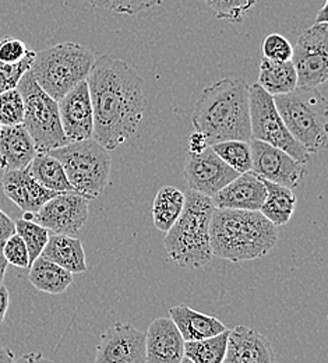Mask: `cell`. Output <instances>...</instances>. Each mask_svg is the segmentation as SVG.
<instances>
[{
  "mask_svg": "<svg viewBox=\"0 0 328 363\" xmlns=\"http://www.w3.org/2000/svg\"><path fill=\"white\" fill-rule=\"evenodd\" d=\"M94 112L93 138L112 151L130 140L144 116V83L125 60L103 55L87 77Z\"/></svg>",
  "mask_w": 328,
  "mask_h": 363,
  "instance_id": "6da1fadb",
  "label": "cell"
},
{
  "mask_svg": "<svg viewBox=\"0 0 328 363\" xmlns=\"http://www.w3.org/2000/svg\"><path fill=\"white\" fill-rule=\"evenodd\" d=\"M191 122L210 145L227 140L249 141V84L240 77H227L204 89L194 105Z\"/></svg>",
  "mask_w": 328,
  "mask_h": 363,
  "instance_id": "7a4b0ae2",
  "label": "cell"
},
{
  "mask_svg": "<svg viewBox=\"0 0 328 363\" xmlns=\"http://www.w3.org/2000/svg\"><path fill=\"white\" fill-rule=\"evenodd\" d=\"M278 229L260 211L214 208L210 221L213 255L240 263L267 256L277 245Z\"/></svg>",
  "mask_w": 328,
  "mask_h": 363,
  "instance_id": "3957f363",
  "label": "cell"
},
{
  "mask_svg": "<svg viewBox=\"0 0 328 363\" xmlns=\"http://www.w3.org/2000/svg\"><path fill=\"white\" fill-rule=\"evenodd\" d=\"M215 206L211 197L198 191L185 193V206L166 230L164 245L168 257L182 269H201L214 257L210 243V221Z\"/></svg>",
  "mask_w": 328,
  "mask_h": 363,
  "instance_id": "277c9868",
  "label": "cell"
},
{
  "mask_svg": "<svg viewBox=\"0 0 328 363\" xmlns=\"http://www.w3.org/2000/svg\"><path fill=\"white\" fill-rule=\"evenodd\" d=\"M273 98L286 129L309 154L326 147L327 99L319 87H296Z\"/></svg>",
  "mask_w": 328,
  "mask_h": 363,
  "instance_id": "5b68a950",
  "label": "cell"
},
{
  "mask_svg": "<svg viewBox=\"0 0 328 363\" xmlns=\"http://www.w3.org/2000/svg\"><path fill=\"white\" fill-rule=\"evenodd\" d=\"M95 55L86 46L62 43L35 53L30 72L40 87L59 101L73 87L87 80Z\"/></svg>",
  "mask_w": 328,
  "mask_h": 363,
  "instance_id": "8992f818",
  "label": "cell"
},
{
  "mask_svg": "<svg viewBox=\"0 0 328 363\" xmlns=\"http://www.w3.org/2000/svg\"><path fill=\"white\" fill-rule=\"evenodd\" d=\"M47 152L62 164L74 190L84 197H99L108 186L112 160L109 151L94 138L72 141Z\"/></svg>",
  "mask_w": 328,
  "mask_h": 363,
  "instance_id": "52a82bcc",
  "label": "cell"
},
{
  "mask_svg": "<svg viewBox=\"0 0 328 363\" xmlns=\"http://www.w3.org/2000/svg\"><path fill=\"white\" fill-rule=\"evenodd\" d=\"M16 89L24 101L23 125L34 140L37 151L47 152L66 145L69 140L62 128L57 101L40 87L30 70Z\"/></svg>",
  "mask_w": 328,
  "mask_h": 363,
  "instance_id": "ba28073f",
  "label": "cell"
},
{
  "mask_svg": "<svg viewBox=\"0 0 328 363\" xmlns=\"http://www.w3.org/2000/svg\"><path fill=\"white\" fill-rule=\"evenodd\" d=\"M249 109L251 138L281 148L302 164L309 162L310 154L286 129L273 95L263 90L257 83L249 86Z\"/></svg>",
  "mask_w": 328,
  "mask_h": 363,
  "instance_id": "9c48e42d",
  "label": "cell"
},
{
  "mask_svg": "<svg viewBox=\"0 0 328 363\" xmlns=\"http://www.w3.org/2000/svg\"><path fill=\"white\" fill-rule=\"evenodd\" d=\"M290 60L298 76V87H320L327 82V23L313 24L298 38Z\"/></svg>",
  "mask_w": 328,
  "mask_h": 363,
  "instance_id": "30bf717a",
  "label": "cell"
},
{
  "mask_svg": "<svg viewBox=\"0 0 328 363\" xmlns=\"http://www.w3.org/2000/svg\"><path fill=\"white\" fill-rule=\"evenodd\" d=\"M31 220L53 233L76 235L89 221V199L77 191H60L35 213H24Z\"/></svg>",
  "mask_w": 328,
  "mask_h": 363,
  "instance_id": "8fae6325",
  "label": "cell"
},
{
  "mask_svg": "<svg viewBox=\"0 0 328 363\" xmlns=\"http://www.w3.org/2000/svg\"><path fill=\"white\" fill-rule=\"evenodd\" d=\"M249 143L251 150V171L260 178L289 189L296 187L305 178V164L281 148L256 138H250Z\"/></svg>",
  "mask_w": 328,
  "mask_h": 363,
  "instance_id": "7c38bea8",
  "label": "cell"
},
{
  "mask_svg": "<svg viewBox=\"0 0 328 363\" xmlns=\"http://www.w3.org/2000/svg\"><path fill=\"white\" fill-rule=\"evenodd\" d=\"M96 363H145V334L130 323H115L101 335Z\"/></svg>",
  "mask_w": 328,
  "mask_h": 363,
  "instance_id": "4fadbf2b",
  "label": "cell"
},
{
  "mask_svg": "<svg viewBox=\"0 0 328 363\" xmlns=\"http://www.w3.org/2000/svg\"><path fill=\"white\" fill-rule=\"evenodd\" d=\"M239 174L227 165L208 145L198 154H188L185 164V179L188 187L207 197H214Z\"/></svg>",
  "mask_w": 328,
  "mask_h": 363,
  "instance_id": "5bb4252c",
  "label": "cell"
},
{
  "mask_svg": "<svg viewBox=\"0 0 328 363\" xmlns=\"http://www.w3.org/2000/svg\"><path fill=\"white\" fill-rule=\"evenodd\" d=\"M57 105L62 128L69 143L93 138L94 112L87 80H83L63 95Z\"/></svg>",
  "mask_w": 328,
  "mask_h": 363,
  "instance_id": "9a60e30c",
  "label": "cell"
},
{
  "mask_svg": "<svg viewBox=\"0 0 328 363\" xmlns=\"http://www.w3.org/2000/svg\"><path fill=\"white\" fill-rule=\"evenodd\" d=\"M185 340L169 318H155L145 333V362H183Z\"/></svg>",
  "mask_w": 328,
  "mask_h": 363,
  "instance_id": "2e32d148",
  "label": "cell"
},
{
  "mask_svg": "<svg viewBox=\"0 0 328 363\" xmlns=\"http://www.w3.org/2000/svg\"><path fill=\"white\" fill-rule=\"evenodd\" d=\"M266 199V186L263 178L251 169L239 174L234 181L224 186L211 197L217 208L259 211Z\"/></svg>",
  "mask_w": 328,
  "mask_h": 363,
  "instance_id": "e0dca14e",
  "label": "cell"
},
{
  "mask_svg": "<svg viewBox=\"0 0 328 363\" xmlns=\"http://www.w3.org/2000/svg\"><path fill=\"white\" fill-rule=\"evenodd\" d=\"M276 361L270 341L254 328L237 325L228 333L225 363H271Z\"/></svg>",
  "mask_w": 328,
  "mask_h": 363,
  "instance_id": "ac0fdd59",
  "label": "cell"
},
{
  "mask_svg": "<svg viewBox=\"0 0 328 363\" xmlns=\"http://www.w3.org/2000/svg\"><path fill=\"white\" fill-rule=\"evenodd\" d=\"M1 189L7 199L24 213L38 211L49 199L60 193L49 190L35 181L28 172V168L6 171L1 177Z\"/></svg>",
  "mask_w": 328,
  "mask_h": 363,
  "instance_id": "d6986e66",
  "label": "cell"
},
{
  "mask_svg": "<svg viewBox=\"0 0 328 363\" xmlns=\"http://www.w3.org/2000/svg\"><path fill=\"white\" fill-rule=\"evenodd\" d=\"M34 140L24 125L1 126L0 129V169L16 171L30 165L37 154Z\"/></svg>",
  "mask_w": 328,
  "mask_h": 363,
  "instance_id": "ffe728a7",
  "label": "cell"
},
{
  "mask_svg": "<svg viewBox=\"0 0 328 363\" xmlns=\"http://www.w3.org/2000/svg\"><path fill=\"white\" fill-rule=\"evenodd\" d=\"M41 256L72 274L87 272L86 252L83 243L80 239L73 238L72 235H49L47 243Z\"/></svg>",
  "mask_w": 328,
  "mask_h": 363,
  "instance_id": "44dd1931",
  "label": "cell"
},
{
  "mask_svg": "<svg viewBox=\"0 0 328 363\" xmlns=\"http://www.w3.org/2000/svg\"><path fill=\"white\" fill-rule=\"evenodd\" d=\"M169 315L185 341L204 340L227 330L218 318L200 313L183 303L171 308Z\"/></svg>",
  "mask_w": 328,
  "mask_h": 363,
  "instance_id": "7402d4cb",
  "label": "cell"
},
{
  "mask_svg": "<svg viewBox=\"0 0 328 363\" xmlns=\"http://www.w3.org/2000/svg\"><path fill=\"white\" fill-rule=\"evenodd\" d=\"M28 279L41 292L60 295L73 284V274L47 260L44 256H40L30 264Z\"/></svg>",
  "mask_w": 328,
  "mask_h": 363,
  "instance_id": "603a6c76",
  "label": "cell"
},
{
  "mask_svg": "<svg viewBox=\"0 0 328 363\" xmlns=\"http://www.w3.org/2000/svg\"><path fill=\"white\" fill-rule=\"evenodd\" d=\"M264 181L266 199L260 207V213L276 227L289 223L296 208V197L292 189L276 182Z\"/></svg>",
  "mask_w": 328,
  "mask_h": 363,
  "instance_id": "cb8c5ba5",
  "label": "cell"
},
{
  "mask_svg": "<svg viewBox=\"0 0 328 363\" xmlns=\"http://www.w3.org/2000/svg\"><path fill=\"white\" fill-rule=\"evenodd\" d=\"M257 84L270 95H281L298 87V76L292 60L278 62L263 57Z\"/></svg>",
  "mask_w": 328,
  "mask_h": 363,
  "instance_id": "d4e9b609",
  "label": "cell"
},
{
  "mask_svg": "<svg viewBox=\"0 0 328 363\" xmlns=\"http://www.w3.org/2000/svg\"><path fill=\"white\" fill-rule=\"evenodd\" d=\"M185 206V193L175 186L158 190L152 204V221L157 229L166 232L179 218Z\"/></svg>",
  "mask_w": 328,
  "mask_h": 363,
  "instance_id": "484cf974",
  "label": "cell"
},
{
  "mask_svg": "<svg viewBox=\"0 0 328 363\" xmlns=\"http://www.w3.org/2000/svg\"><path fill=\"white\" fill-rule=\"evenodd\" d=\"M31 177L53 191H76L62 164L49 152H37L27 167Z\"/></svg>",
  "mask_w": 328,
  "mask_h": 363,
  "instance_id": "4316f807",
  "label": "cell"
},
{
  "mask_svg": "<svg viewBox=\"0 0 328 363\" xmlns=\"http://www.w3.org/2000/svg\"><path fill=\"white\" fill-rule=\"evenodd\" d=\"M228 333L225 331L197 341H185V351H183V361L193 363H222L225 351H227V341Z\"/></svg>",
  "mask_w": 328,
  "mask_h": 363,
  "instance_id": "83f0119b",
  "label": "cell"
},
{
  "mask_svg": "<svg viewBox=\"0 0 328 363\" xmlns=\"http://www.w3.org/2000/svg\"><path fill=\"white\" fill-rule=\"evenodd\" d=\"M214 152L237 174L251 169L250 143L244 140H227L211 145Z\"/></svg>",
  "mask_w": 328,
  "mask_h": 363,
  "instance_id": "f1b7e54d",
  "label": "cell"
},
{
  "mask_svg": "<svg viewBox=\"0 0 328 363\" xmlns=\"http://www.w3.org/2000/svg\"><path fill=\"white\" fill-rule=\"evenodd\" d=\"M14 224H16V233L21 236V239L27 246L30 264H31L37 257L41 256L49 239V230L47 228L26 218L17 220Z\"/></svg>",
  "mask_w": 328,
  "mask_h": 363,
  "instance_id": "f546056e",
  "label": "cell"
},
{
  "mask_svg": "<svg viewBox=\"0 0 328 363\" xmlns=\"http://www.w3.org/2000/svg\"><path fill=\"white\" fill-rule=\"evenodd\" d=\"M24 119V101L17 89L0 92V126L21 125Z\"/></svg>",
  "mask_w": 328,
  "mask_h": 363,
  "instance_id": "4dcf8cb0",
  "label": "cell"
},
{
  "mask_svg": "<svg viewBox=\"0 0 328 363\" xmlns=\"http://www.w3.org/2000/svg\"><path fill=\"white\" fill-rule=\"evenodd\" d=\"M215 13L217 18L231 23H242L243 17L256 6L257 0H204Z\"/></svg>",
  "mask_w": 328,
  "mask_h": 363,
  "instance_id": "1f68e13d",
  "label": "cell"
},
{
  "mask_svg": "<svg viewBox=\"0 0 328 363\" xmlns=\"http://www.w3.org/2000/svg\"><path fill=\"white\" fill-rule=\"evenodd\" d=\"M96 9H103L116 14L135 16L144 10L161 4L164 0H89Z\"/></svg>",
  "mask_w": 328,
  "mask_h": 363,
  "instance_id": "d6a6232c",
  "label": "cell"
},
{
  "mask_svg": "<svg viewBox=\"0 0 328 363\" xmlns=\"http://www.w3.org/2000/svg\"><path fill=\"white\" fill-rule=\"evenodd\" d=\"M35 55V50L16 37H1L0 38V62L16 65Z\"/></svg>",
  "mask_w": 328,
  "mask_h": 363,
  "instance_id": "836d02e7",
  "label": "cell"
},
{
  "mask_svg": "<svg viewBox=\"0 0 328 363\" xmlns=\"http://www.w3.org/2000/svg\"><path fill=\"white\" fill-rule=\"evenodd\" d=\"M34 57H35V55L28 56L27 59H24L20 63H16V65L0 62V92L17 87L21 77L31 69Z\"/></svg>",
  "mask_w": 328,
  "mask_h": 363,
  "instance_id": "e575fe53",
  "label": "cell"
},
{
  "mask_svg": "<svg viewBox=\"0 0 328 363\" xmlns=\"http://www.w3.org/2000/svg\"><path fill=\"white\" fill-rule=\"evenodd\" d=\"M3 256L9 264L16 266L18 269L30 267V256L27 246L18 233H13L1 247Z\"/></svg>",
  "mask_w": 328,
  "mask_h": 363,
  "instance_id": "d590c367",
  "label": "cell"
},
{
  "mask_svg": "<svg viewBox=\"0 0 328 363\" xmlns=\"http://www.w3.org/2000/svg\"><path fill=\"white\" fill-rule=\"evenodd\" d=\"M263 57L278 60V62H288L292 59L293 46L290 43L280 34H270L264 38L261 44Z\"/></svg>",
  "mask_w": 328,
  "mask_h": 363,
  "instance_id": "8d00e7d4",
  "label": "cell"
},
{
  "mask_svg": "<svg viewBox=\"0 0 328 363\" xmlns=\"http://www.w3.org/2000/svg\"><path fill=\"white\" fill-rule=\"evenodd\" d=\"M13 233H16L14 221L0 208V249Z\"/></svg>",
  "mask_w": 328,
  "mask_h": 363,
  "instance_id": "74e56055",
  "label": "cell"
},
{
  "mask_svg": "<svg viewBox=\"0 0 328 363\" xmlns=\"http://www.w3.org/2000/svg\"><path fill=\"white\" fill-rule=\"evenodd\" d=\"M208 145L210 144H208L207 138L198 130H194L188 137V151L191 154H198V152L204 151Z\"/></svg>",
  "mask_w": 328,
  "mask_h": 363,
  "instance_id": "f35d334b",
  "label": "cell"
},
{
  "mask_svg": "<svg viewBox=\"0 0 328 363\" xmlns=\"http://www.w3.org/2000/svg\"><path fill=\"white\" fill-rule=\"evenodd\" d=\"M9 305H10V295L7 288L1 284L0 285V324L4 321Z\"/></svg>",
  "mask_w": 328,
  "mask_h": 363,
  "instance_id": "ab89813d",
  "label": "cell"
},
{
  "mask_svg": "<svg viewBox=\"0 0 328 363\" xmlns=\"http://www.w3.org/2000/svg\"><path fill=\"white\" fill-rule=\"evenodd\" d=\"M16 362V358L13 355V352L9 348L0 347V363H11Z\"/></svg>",
  "mask_w": 328,
  "mask_h": 363,
  "instance_id": "60d3db41",
  "label": "cell"
},
{
  "mask_svg": "<svg viewBox=\"0 0 328 363\" xmlns=\"http://www.w3.org/2000/svg\"><path fill=\"white\" fill-rule=\"evenodd\" d=\"M327 6L328 1L326 0V3L323 4V7L320 9V11L317 13V17H316V23H327Z\"/></svg>",
  "mask_w": 328,
  "mask_h": 363,
  "instance_id": "b9f144b4",
  "label": "cell"
},
{
  "mask_svg": "<svg viewBox=\"0 0 328 363\" xmlns=\"http://www.w3.org/2000/svg\"><path fill=\"white\" fill-rule=\"evenodd\" d=\"M7 266H9V263H7V260L4 259L3 252H1V249H0V285L3 284V279H4V274H6V270H7Z\"/></svg>",
  "mask_w": 328,
  "mask_h": 363,
  "instance_id": "7bdbcfd3",
  "label": "cell"
},
{
  "mask_svg": "<svg viewBox=\"0 0 328 363\" xmlns=\"http://www.w3.org/2000/svg\"><path fill=\"white\" fill-rule=\"evenodd\" d=\"M21 361H45L44 359V357L41 355V354H30V355H27V357H23L21 359H20V362Z\"/></svg>",
  "mask_w": 328,
  "mask_h": 363,
  "instance_id": "ee69618b",
  "label": "cell"
},
{
  "mask_svg": "<svg viewBox=\"0 0 328 363\" xmlns=\"http://www.w3.org/2000/svg\"><path fill=\"white\" fill-rule=\"evenodd\" d=\"M0 129H1V126H0Z\"/></svg>",
  "mask_w": 328,
  "mask_h": 363,
  "instance_id": "f6af8a7d",
  "label": "cell"
}]
</instances>
